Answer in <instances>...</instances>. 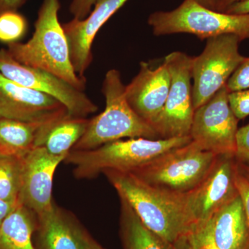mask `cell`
I'll use <instances>...</instances> for the list:
<instances>
[{"mask_svg":"<svg viewBox=\"0 0 249 249\" xmlns=\"http://www.w3.org/2000/svg\"><path fill=\"white\" fill-rule=\"evenodd\" d=\"M103 175L144 225L162 238L173 243L191 232L193 226L187 213L186 194L159 189L131 173L110 170Z\"/></svg>","mask_w":249,"mask_h":249,"instance_id":"6da1fadb","label":"cell"},{"mask_svg":"<svg viewBox=\"0 0 249 249\" xmlns=\"http://www.w3.org/2000/svg\"><path fill=\"white\" fill-rule=\"evenodd\" d=\"M60 7V0H43L32 37L25 43L7 45V50L23 65L49 72L84 91L86 79L78 76L73 70L66 34L59 21Z\"/></svg>","mask_w":249,"mask_h":249,"instance_id":"7a4b0ae2","label":"cell"},{"mask_svg":"<svg viewBox=\"0 0 249 249\" xmlns=\"http://www.w3.org/2000/svg\"><path fill=\"white\" fill-rule=\"evenodd\" d=\"M191 142L190 136L168 139H121L93 150H71L64 162L73 165L75 178L90 179L110 170L131 173L162 154Z\"/></svg>","mask_w":249,"mask_h":249,"instance_id":"3957f363","label":"cell"},{"mask_svg":"<svg viewBox=\"0 0 249 249\" xmlns=\"http://www.w3.org/2000/svg\"><path fill=\"white\" fill-rule=\"evenodd\" d=\"M120 72L110 70L103 80L104 111L89 119L85 134L71 150H93L124 139H159L154 129L139 117L126 99Z\"/></svg>","mask_w":249,"mask_h":249,"instance_id":"277c9868","label":"cell"},{"mask_svg":"<svg viewBox=\"0 0 249 249\" xmlns=\"http://www.w3.org/2000/svg\"><path fill=\"white\" fill-rule=\"evenodd\" d=\"M217 157L191 142L162 154L131 173L159 189L184 195L204 179Z\"/></svg>","mask_w":249,"mask_h":249,"instance_id":"5b68a950","label":"cell"},{"mask_svg":"<svg viewBox=\"0 0 249 249\" xmlns=\"http://www.w3.org/2000/svg\"><path fill=\"white\" fill-rule=\"evenodd\" d=\"M148 24L155 36L189 34L201 40L232 34L249 39V14H229L207 9L196 0H184L177 9L157 11L149 16Z\"/></svg>","mask_w":249,"mask_h":249,"instance_id":"8992f818","label":"cell"},{"mask_svg":"<svg viewBox=\"0 0 249 249\" xmlns=\"http://www.w3.org/2000/svg\"><path fill=\"white\" fill-rule=\"evenodd\" d=\"M242 41L238 36L227 34L207 39L198 56L193 57V104L195 110L209 101L224 85L246 57L239 52Z\"/></svg>","mask_w":249,"mask_h":249,"instance_id":"52a82bcc","label":"cell"},{"mask_svg":"<svg viewBox=\"0 0 249 249\" xmlns=\"http://www.w3.org/2000/svg\"><path fill=\"white\" fill-rule=\"evenodd\" d=\"M171 83L161 112L152 127L159 139H168L190 136L195 109L192 93L193 57L175 52L165 57Z\"/></svg>","mask_w":249,"mask_h":249,"instance_id":"ba28073f","label":"cell"},{"mask_svg":"<svg viewBox=\"0 0 249 249\" xmlns=\"http://www.w3.org/2000/svg\"><path fill=\"white\" fill-rule=\"evenodd\" d=\"M224 85L208 102L195 110L190 137L199 148L217 156L235 155L239 120Z\"/></svg>","mask_w":249,"mask_h":249,"instance_id":"9c48e42d","label":"cell"},{"mask_svg":"<svg viewBox=\"0 0 249 249\" xmlns=\"http://www.w3.org/2000/svg\"><path fill=\"white\" fill-rule=\"evenodd\" d=\"M0 73L18 84L56 98L70 116L88 118L98 110L97 106L84 91L49 72L23 65L13 58L7 49H0Z\"/></svg>","mask_w":249,"mask_h":249,"instance_id":"30bf717a","label":"cell"},{"mask_svg":"<svg viewBox=\"0 0 249 249\" xmlns=\"http://www.w3.org/2000/svg\"><path fill=\"white\" fill-rule=\"evenodd\" d=\"M237 170L235 156H217L207 176L186 193L187 213L193 227L209 222L218 211L239 196L236 184Z\"/></svg>","mask_w":249,"mask_h":249,"instance_id":"8fae6325","label":"cell"},{"mask_svg":"<svg viewBox=\"0 0 249 249\" xmlns=\"http://www.w3.org/2000/svg\"><path fill=\"white\" fill-rule=\"evenodd\" d=\"M68 114L56 98L26 88L0 73V118L45 124Z\"/></svg>","mask_w":249,"mask_h":249,"instance_id":"7c38bea8","label":"cell"},{"mask_svg":"<svg viewBox=\"0 0 249 249\" xmlns=\"http://www.w3.org/2000/svg\"><path fill=\"white\" fill-rule=\"evenodd\" d=\"M65 157L49 153L45 148L35 147L23 158L22 182L19 204L35 213H45L53 206V177Z\"/></svg>","mask_w":249,"mask_h":249,"instance_id":"4fadbf2b","label":"cell"},{"mask_svg":"<svg viewBox=\"0 0 249 249\" xmlns=\"http://www.w3.org/2000/svg\"><path fill=\"white\" fill-rule=\"evenodd\" d=\"M128 0H96L90 14L82 20L72 19L62 24L66 34L73 70L80 78L93 60L92 45L96 34L109 18Z\"/></svg>","mask_w":249,"mask_h":249,"instance_id":"5bb4252c","label":"cell"},{"mask_svg":"<svg viewBox=\"0 0 249 249\" xmlns=\"http://www.w3.org/2000/svg\"><path fill=\"white\" fill-rule=\"evenodd\" d=\"M170 83L169 69L164 62L153 68L148 62L142 61L138 74L125 86L129 106L151 127L164 107Z\"/></svg>","mask_w":249,"mask_h":249,"instance_id":"9a60e30c","label":"cell"},{"mask_svg":"<svg viewBox=\"0 0 249 249\" xmlns=\"http://www.w3.org/2000/svg\"><path fill=\"white\" fill-rule=\"evenodd\" d=\"M38 249H88L90 236L70 211L53 206L37 216Z\"/></svg>","mask_w":249,"mask_h":249,"instance_id":"2e32d148","label":"cell"},{"mask_svg":"<svg viewBox=\"0 0 249 249\" xmlns=\"http://www.w3.org/2000/svg\"><path fill=\"white\" fill-rule=\"evenodd\" d=\"M211 224L219 249H249V229L240 196L218 211Z\"/></svg>","mask_w":249,"mask_h":249,"instance_id":"e0dca14e","label":"cell"},{"mask_svg":"<svg viewBox=\"0 0 249 249\" xmlns=\"http://www.w3.org/2000/svg\"><path fill=\"white\" fill-rule=\"evenodd\" d=\"M89 121L66 114L48 121L39 129L34 147H44L52 155L66 158L85 134Z\"/></svg>","mask_w":249,"mask_h":249,"instance_id":"ac0fdd59","label":"cell"},{"mask_svg":"<svg viewBox=\"0 0 249 249\" xmlns=\"http://www.w3.org/2000/svg\"><path fill=\"white\" fill-rule=\"evenodd\" d=\"M120 234L124 249H174L173 244L145 227L130 205L120 198Z\"/></svg>","mask_w":249,"mask_h":249,"instance_id":"d6986e66","label":"cell"},{"mask_svg":"<svg viewBox=\"0 0 249 249\" xmlns=\"http://www.w3.org/2000/svg\"><path fill=\"white\" fill-rule=\"evenodd\" d=\"M37 227V215L18 204L0 226V249H36L33 235Z\"/></svg>","mask_w":249,"mask_h":249,"instance_id":"ffe728a7","label":"cell"},{"mask_svg":"<svg viewBox=\"0 0 249 249\" xmlns=\"http://www.w3.org/2000/svg\"><path fill=\"white\" fill-rule=\"evenodd\" d=\"M45 124L0 118V152L24 157L34 148L37 132Z\"/></svg>","mask_w":249,"mask_h":249,"instance_id":"44dd1931","label":"cell"},{"mask_svg":"<svg viewBox=\"0 0 249 249\" xmlns=\"http://www.w3.org/2000/svg\"><path fill=\"white\" fill-rule=\"evenodd\" d=\"M23 158L0 152V199L19 204Z\"/></svg>","mask_w":249,"mask_h":249,"instance_id":"7402d4cb","label":"cell"},{"mask_svg":"<svg viewBox=\"0 0 249 249\" xmlns=\"http://www.w3.org/2000/svg\"><path fill=\"white\" fill-rule=\"evenodd\" d=\"M26 18L18 11H6L0 14V42L9 44L18 42L27 33Z\"/></svg>","mask_w":249,"mask_h":249,"instance_id":"603a6c76","label":"cell"},{"mask_svg":"<svg viewBox=\"0 0 249 249\" xmlns=\"http://www.w3.org/2000/svg\"><path fill=\"white\" fill-rule=\"evenodd\" d=\"M188 236L193 249H219L214 240L211 220L195 225Z\"/></svg>","mask_w":249,"mask_h":249,"instance_id":"cb8c5ba5","label":"cell"},{"mask_svg":"<svg viewBox=\"0 0 249 249\" xmlns=\"http://www.w3.org/2000/svg\"><path fill=\"white\" fill-rule=\"evenodd\" d=\"M227 88L229 93L241 91L249 88V56L236 69L228 80Z\"/></svg>","mask_w":249,"mask_h":249,"instance_id":"d4e9b609","label":"cell"},{"mask_svg":"<svg viewBox=\"0 0 249 249\" xmlns=\"http://www.w3.org/2000/svg\"><path fill=\"white\" fill-rule=\"evenodd\" d=\"M230 107L239 121L249 116V88L229 93Z\"/></svg>","mask_w":249,"mask_h":249,"instance_id":"484cf974","label":"cell"},{"mask_svg":"<svg viewBox=\"0 0 249 249\" xmlns=\"http://www.w3.org/2000/svg\"><path fill=\"white\" fill-rule=\"evenodd\" d=\"M234 156L237 163L249 164V124L237 130Z\"/></svg>","mask_w":249,"mask_h":249,"instance_id":"4316f807","label":"cell"},{"mask_svg":"<svg viewBox=\"0 0 249 249\" xmlns=\"http://www.w3.org/2000/svg\"><path fill=\"white\" fill-rule=\"evenodd\" d=\"M96 0H72L70 11L73 19L82 20L91 12Z\"/></svg>","mask_w":249,"mask_h":249,"instance_id":"83f0119b","label":"cell"},{"mask_svg":"<svg viewBox=\"0 0 249 249\" xmlns=\"http://www.w3.org/2000/svg\"><path fill=\"white\" fill-rule=\"evenodd\" d=\"M236 184H237L239 196L242 199L244 209H245L249 229V182L247 178L240 173L239 170H237V175H236Z\"/></svg>","mask_w":249,"mask_h":249,"instance_id":"f1b7e54d","label":"cell"},{"mask_svg":"<svg viewBox=\"0 0 249 249\" xmlns=\"http://www.w3.org/2000/svg\"><path fill=\"white\" fill-rule=\"evenodd\" d=\"M223 12L229 14H249V0H243L231 5L228 6Z\"/></svg>","mask_w":249,"mask_h":249,"instance_id":"f546056e","label":"cell"},{"mask_svg":"<svg viewBox=\"0 0 249 249\" xmlns=\"http://www.w3.org/2000/svg\"><path fill=\"white\" fill-rule=\"evenodd\" d=\"M27 0H0V14L6 11H17Z\"/></svg>","mask_w":249,"mask_h":249,"instance_id":"4dcf8cb0","label":"cell"},{"mask_svg":"<svg viewBox=\"0 0 249 249\" xmlns=\"http://www.w3.org/2000/svg\"><path fill=\"white\" fill-rule=\"evenodd\" d=\"M18 204H11V203L7 202V201L0 199V226L1 225L4 219L14 211L15 208Z\"/></svg>","mask_w":249,"mask_h":249,"instance_id":"1f68e13d","label":"cell"},{"mask_svg":"<svg viewBox=\"0 0 249 249\" xmlns=\"http://www.w3.org/2000/svg\"><path fill=\"white\" fill-rule=\"evenodd\" d=\"M173 244L174 249H193L188 233L180 236Z\"/></svg>","mask_w":249,"mask_h":249,"instance_id":"d6a6232c","label":"cell"},{"mask_svg":"<svg viewBox=\"0 0 249 249\" xmlns=\"http://www.w3.org/2000/svg\"><path fill=\"white\" fill-rule=\"evenodd\" d=\"M199 4L207 9L217 11L219 0H196Z\"/></svg>","mask_w":249,"mask_h":249,"instance_id":"836d02e7","label":"cell"},{"mask_svg":"<svg viewBox=\"0 0 249 249\" xmlns=\"http://www.w3.org/2000/svg\"><path fill=\"white\" fill-rule=\"evenodd\" d=\"M243 1V0H219V5H218V8L217 11L219 12H223L228 6H231V5L235 4L236 2H239V1Z\"/></svg>","mask_w":249,"mask_h":249,"instance_id":"e575fe53","label":"cell"},{"mask_svg":"<svg viewBox=\"0 0 249 249\" xmlns=\"http://www.w3.org/2000/svg\"><path fill=\"white\" fill-rule=\"evenodd\" d=\"M238 170L240 173L243 175L247 181L249 182V164H242V163H237Z\"/></svg>","mask_w":249,"mask_h":249,"instance_id":"d590c367","label":"cell"},{"mask_svg":"<svg viewBox=\"0 0 249 249\" xmlns=\"http://www.w3.org/2000/svg\"><path fill=\"white\" fill-rule=\"evenodd\" d=\"M88 249H105L102 246L100 245L97 242H96L92 237H90L89 244H88Z\"/></svg>","mask_w":249,"mask_h":249,"instance_id":"8d00e7d4","label":"cell"}]
</instances>
